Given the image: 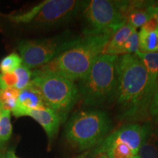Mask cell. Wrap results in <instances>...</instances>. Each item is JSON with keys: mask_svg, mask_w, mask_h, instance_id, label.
<instances>
[{"mask_svg": "<svg viewBox=\"0 0 158 158\" xmlns=\"http://www.w3.org/2000/svg\"><path fill=\"white\" fill-rule=\"evenodd\" d=\"M116 99L124 118L143 116L149 112L146 102L148 74L136 54L118 56Z\"/></svg>", "mask_w": 158, "mask_h": 158, "instance_id": "cell-1", "label": "cell"}, {"mask_svg": "<svg viewBox=\"0 0 158 158\" xmlns=\"http://www.w3.org/2000/svg\"><path fill=\"white\" fill-rule=\"evenodd\" d=\"M111 35L84 36L76 44L38 69L58 75L75 82L79 81L102 54Z\"/></svg>", "mask_w": 158, "mask_h": 158, "instance_id": "cell-2", "label": "cell"}, {"mask_svg": "<svg viewBox=\"0 0 158 158\" xmlns=\"http://www.w3.org/2000/svg\"><path fill=\"white\" fill-rule=\"evenodd\" d=\"M117 56L101 54L77 85L84 105L100 107L116 98L117 88Z\"/></svg>", "mask_w": 158, "mask_h": 158, "instance_id": "cell-3", "label": "cell"}, {"mask_svg": "<svg viewBox=\"0 0 158 158\" xmlns=\"http://www.w3.org/2000/svg\"><path fill=\"white\" fill-rule=\"evenodd\" d=\"M87 1L45 0L21 13L1 14L10 22L34 29L59 27L73 20L81 13Z\"/></svg>", "mask_w": 158, "mask_h": 158, "instance_id": "cell-4", "label": "cell"}, {"mask_svg": "<svg viewBox=\"0 0 158 158\" xmlns=\"http://www.w3.org/2000/svg\"><path fill=\"white\" fill-rule=\"evenodd\" d=\"M111 127L109 116L100 109L81 110L74 113L64 130L67 141L78 151H85L98 145Z\"/></svg>", "mask_w": 158, "mask_h": 158, "instance_id": "cell-5", "label": "cell"}, {"mask_svg": "<svg viewBox=\"0 0 158 158\" xmlns=\"http://www.w3.org/2000/svg\"><path fill=\"white\" fill-rule=\"evenodd\" d=\"M31 84L40 92L45 106L54 110L62 122L66 121L80 98L75 82L53 73L36 69L32 72Z\"/></svg>", "mask_w": 158, "mask_h": 158, "instance_id": "cell-6", "label": "cell"}, {"mask_svg": "<svg viewBox=\"0 0 158 158\" xmlns=\"http://www.w3.org/2000/svg\"><path fill=\"white\" fill-rule=\"evenodd\" d=\"M128 1L92 0L83 9L84 36L112 35L126 24Z\"/></svg>", "mask_w": 158, "mask_h": 158, "instance_id": "cell-7", "label": "cell"}, {"mask_svg": "<svg viewBox=\"0 0 158 158\" xmlns=\"http://www.w3.org/2000/svg\"><path fill=\"white\" fill-rule=\"evenodd\" d=\"M81 38L70 31H65L46 38L22 40L18 47L23 64L30 70H36L73 46Z\"/></svg>", "mask_w": 158, "mask_h": 158, "instance_id": "cell-8", "label": "cell"}, {"mask_svg": "<svg viewBox=\"0 0 158 158\" xmlns=\"http://www.w3.org/2000/svg\"><path fill=\"white\" fill-rule=\"evenodd\" d=\"M151 130L149 124H129L118 128L114 133L106 136L98 144L92 154V157L97 155L108 146L116 143H121L127 146L133 151L134 155H138V152L144 140Z\"/></svg>", "mask_w": 158, "mask_h": 158, "instance_id": "cell-9", "label": "cell"}, {"mask_svg": "<svg viewBox=\"0 0 158 158\" xmlns=\"http://www.w3.org/2000/svg\"><path fill=\"white\" fill-rule=\"evenodd\" d=\"M47 107L38 89L30 84L28 86L19 91L16 108L12 112L15 117L27 116V112L31 110Z\"/></svg>", "mask_w": 158, "mask_h": 158, "instance_id": "cell-10", "label": "cell"}, {"mask_svg": "<svg viewBox=\"0 0 158 158\" xmlns=\"http://www.w3.org/2000/svg\"><path fill=\"white\" fill-rule=\"evenodd\" d=\"M26 116H30L40 124L50 142L56 137L59 126L62 123L60 116L54 110L48 107L29 110Z\"/></svg>", "mask_w": 158, "mask_h": 158, "instance_id": "cell-11", "label": "cell"}, {"mask_svg": "<svg viewBox=\"0 0 158 158\" xmlns=\"http://www.w3.org/2000/svg\"><path fill=\"white\" fill-rule=\"evenodd\" d=\"M142 61L148 74V83L146 92V102L148 108L158 86V53H141L135 54Z\"/></svg>", "mask_w": 158, "mask_h": 158, "instance_id": "cell-12", "label": "cell"}, {"mask_svg": "<svg viewBox=\"0 0 158 158\" xmlns=\"http://www.w3.org/2000/svg\"><path fill=\"white\" fill-rule=\"evenodd\" d=\"M135 30L137 29L133 28L128 23L124 24L111 35L108 43L105 45L102 54L121 56L124 43Z\"/></svg>", "mask_w": 158, "mask_h": 158, "instance_id": "cell-13", "label": "cell"}, {"mask_svg": "<svg viewBox=\"0 0 158 158\" xmlns=\"http://www.w3.org/2000/svg\"><path fill=\"white\" fill-rule=\"evenodd\" d=\"M139 51L141 53H158V29L138 31Z\"/></svg>", "mask_w": 158, "mask_h": 158, "instance_id": "cell-14", "label": "cell"}, {"mask_svg": "<svg viewBox=\"0 0 158 158\" xmlns=\"http://www.w3.org/2000/svg\"><path fill=\"white\" fill-rule=\"evenodd\" d=\"M138 156L140 158H158V135L152 130L140 148Z\"/></svg>", "mask_w": 158, "mask_h": 158, "instance_id": "cell-15", "label": "cell"}, {"mask_svg": "<svg viewBox=\"0 0 158 158\" xmlns=\"http://www.w3.org/2000/svg\"><path fill=\"white\" fill-rule=\"evenodd\" d=\"M13 133L11 112L2 109L0 114V151L4 150Z\"/></svg>", "mask_w": 158, "mask_h": 158, "instance_id": "cell-16", "label": "cell"}, {"mask_svg": "<svg viewBox=\"0 0 158 158\" xmlns=\"http://www.w3.org/2000/svg\"><path fill=\"white\" fill-rule=\"evenodd\" d=\"M19 91L15 87L0 90V106L2 109L7 110L11 113L16 108Z\"/></svg>", "mask_w": 158, "mask_h": 158, "instance_id": "cell-17", "label": "cell"}, {"mask_svg": "<svg viewBox=\"0 0 158 158\" xmlns=\"http://www.w3.org/2000/svg\"><path fill=\"white\" fill-rule=\"evenodd\" d=\"M100 154H106L109 158H133L135 157L133 151L127 146L121 143L108 146L102 149L97 155Z\"/></svg>", "mask_w": 158, "mask_h": 158, "instance_id": "cell-18", "label": "cell"}, {"mask_svg": "<svg viewBox=\"0 0 158 158\" xmlns=\"http://www.w3.org/2000/svg\"><path fill=\"white\" fill-rule=\"evenodd\" d=\"M23 64L22 59L16 53H12L0 61L1 73H11Z\"/></svg>", "mask_w": 158, "mask_h": 158, "instance_id": "cell-19", "label": "cell"}, {"mask_svg": "<svg viewBox=\"0 0 158 158\" xmlns=\"http://www.w3.org/2000/svg\"><path fill=\"white\" fill-rule=\"evenodd\" d=\"M17 78V83L15 88L19 90H21L28 86L31 84L32 72L29 68L22 64L19 68L14 71Z\"/></svg>", "mask_w": 158, "mask_h": 158, "instance_id": "cell-20", "label": "cell"}, {"mask_svg": "<svg viewBox=\"0 0 158 158\" xmlns=\"http://www.w3.org/2000/svg\"><path fill=\"white\" fill-rule=\"evenodd\" d=\"M139 51V42H138V31L135 30L128 37L124 43L122 51V55L135 54Z\"/></svg>", "mask_w": 158, "mask_h": 158, "instance_id": "cell-21", "label": "cell"}, {"mask_svg": "<svg viewBox=\"0 0 158 158\" xmlns=\"http://www.w3.org/2000/svg\"><path fill=\"white\" fill-rule=\"evenodd\" d=\"M17 78L14 72L11 73H0V90L15 87Z\"/></svg>", "mask_w": 158, "mask_h": 158, "instance_id": "cell-22", "label": "cell"}, {"mask_svg": "<svg viewBox=\"0 0 158 158\" xmlns=\"http://www.w3.org/2000/svg\"><path fill=\"white\" fill-rule=\"evenodd\" d=\"M149 114L153 118L158 120V86L149 105Z\"/></svg>", "mask_w": 158, "mask_h": 158, "instance_id": "cell-23", "label": "cell"}, {"mask_svg": "<svg viewBox=\"0 0 158 158\" xmlns=\"http://www.w3.org/2000/svg\"><path fill=\"white\" fill-rule=\"evenodd\" d=\"M141 29L145 31H154L158 29V24L156 20L152 16L149 21L144 24Z\"/></svg>", "mask_w": 158, "mask_h": 158, "instance_id": "cell-24", "label": "cell"}, {"mask_svg": "<svg viewBox=\"0 0 158 158\" xmlns=\"http://www.w3.org/2000/svg\"><path fill=\"white\" fill-rule=\"evenodd\" d=\"M149 12L150 15L156 20L158 24V5H152L149 7Z\"/></svg>", "mask_w": 158, "mask_h": 158, "instance_id": "cell-25", "label": "cell"}, {"mask_svg": "<svg viewBox=\"0 0 158 158\" xmlns=\"http://www.w3.org/2000/svg\"><path fill=\"white\" fill-rule=\"evenodd\" d=\"M15 156V153L14 150H7V152H5V157L4 158H14Z\"/></svg>", "mask_w": 158, "mask_h": 158, "instance_id": "cell-26", "label": "cell"}, {"mask_svg": "<svg viewBox=\"0 0 158 158\" xmlns=\"http://www.w3.org/2000/svg\"><path fill=\"white\" fill-rule=\"evenodd\" d=\"M96 158H109V157H108L106 154H100V155H97Z\"/></svg>", "mask_w": 158, "mask_h": 158, "instance_id": "cell-27", "label": "cell"}, {"mask_svg": "<svg viewBox=\"0 0 158 158\" xmlns=\"http://www.w3.org/2000/svg\"><path fill=\"white\" fill-rule=\"evenodd\" d=\"M5 150H1L0 151V158H4L5 157Z\"/></svg>", "mask_w": 158, "mask_h": 158, "instance_id": "cell-28", "label": "cell"}, {"mask_svg": "<svg viewBox=\"0 0 158 158\" xmlns=\"http://www.w3.org/2000/svg\"><path fill=\"white\" fill-rule=\"evenodd\" d=\"M88 154H89V152H85L84 155H81V156H79V157H78V158H85L86 157V156L88 155Z\"/></svg>", "mask_w": 158, "mask_h": 158, "instance_id": "cell-29", "label": "cell"}, {"mask_svg": "<svg viewBox=\"0 0 158 158\" xmlns=\"http://www.w3.org/2000/svg\"><path fill=\"white\" fill-rule=\"evenodd\" d=\"M1 111H2V107L1 106H0V114H1Z\"/></svg>", "mask_w": 158, "mask_h": 158, "instance_id": "cell-30", "label": "cell"}, {"mask_svg": "<svg viewBox=\"0 0 158 158\" xmlns=\"http://www.w3.org/2000/svg\"><path fill=\"white\" fill-rule=\"evenodd\" d=\"M133 158H140V157H138V156L137 155V156H135V157H134Z\"/></svg>", "mask_w": 158, "mask_h": 158, "instance_id": "cell-31", "label": "cell"}, {"mask_svg": "<svg viewBox=\"0 0 158 158\" xmlns=\"http://www.w3.org/2000/svg\"><path fill=\"white\" fill-rule=\"evenodd\" d=\"M14 158H18V157H16V155H15V157H14Z\"/></svg>", "mask_w": 158, "mask_h": 158, "instance_id": "cell-32", "label": "cell"}, {"mask_svg": "<svg viewBox=\"0 0 158 158\" xmlns=\"http://www.w3.org/2000/svg\"><path fill=\"white\" fill-rule=\"evenodd\" d=\"M157 5H158V3H157Z\"/></svg>", "mask_w": 158, "mask_h": 158, "instance_id": "cell-33", "label": "cell"}]
</instances>
